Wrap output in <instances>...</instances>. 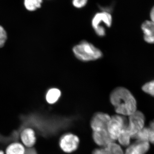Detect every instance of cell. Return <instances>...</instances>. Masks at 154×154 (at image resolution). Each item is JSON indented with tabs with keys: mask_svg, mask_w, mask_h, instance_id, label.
<instances>
[{
	"mask_svg": "<svg viewBox=\"0 0 154 154\" xmlns=\"http://www.w3.org/2000/svg\"><path fill=\"white\" fill-rule=\"evenodd\" d=\"M110 101L119 115L128 116L137 110V104L134 96L123 87L116 88L110 95Z\"/></svg>",
	"mask_w": 154,
	"mask_h": 154,
	"instance_id": "cell-1",
	"label": "cell"
},
{
	"mask_svg": "<svg viewBox=\"0 0 154 154\" xmlns=\"http://www.w3.org/2000/svg\"><path fill=\"white\" fill-rule=\"evenodd\" d=\"M72 50L76 57L82 61L97 60L102 56L99 48L87 41L81 42L73 48Z\"/></svg>",
	"mask_w": 154,
	"mask_h": 154,
	"instance_id": "cell-2",
	"label": "cell"
},
{
	"mask_svg": "<svg viewBox=\"0 0 154 154\" xmlns=\"http://www.w3.org/2000/svg\"><path fill=\"white\" fill-rule=\"evenodd\" d=\"M113 22L112 15L108 11H103L95 14L92 20V25L96 34L99 36H104L106 34L103 24L108 28L111 27Z\"/></svg>",
	"mask_w": 154,
	"mask_h": 154,
	"instance_id": "cell-3",
	"label": "cell"
},
{
	"mask_svg": "<svg viewBox=\"0 0 154 154\" xmlns=\"http://www.w3.org/2000/svg\"><path fill=\"white\" fill-rule=\"evenodd\" d=\"M128 121L123 116L116 115L111 117L107 130L113 141L117 140L120 133L128 125Z\"/></svg>",
	"mask_w": 154,
	"mask_h": 154,
	"instance_id": "cell-4",
	"label": "cell"
},
{
	"mask_svg": "<svg viewBox=\"0 0 154 154\" xmlns=\"http://www.w3.org/2000/svg\"><path fill=\"white\" fill-rule=\"evenodd\" d=\"M128 121V129L131 137L133 138L144 127L145 118L143 113L137 110L129 116Z\"/></svg>",
	"mask_w": 154,
	"mask_h": 154,
	"instance_id": "cell-5",
	"label": "cell"
},
{
	"mask_svg": "<svg viewBox=\"0 0 154 154\" xmlns=\"http://www.w3.org/2000/svg\"><path fill=\"white\" fill-rule=\"evenodd\" d=\"M79 140L72 134L63 135L60 140L59 145L63 151L66 153H71L77 149L79 146Z\"/></svg>",
	"mask_w": 154,
	"mask_h": 154,
	"instance_id": "cell-6",
	"label": "cell"
},
{
	"mask_svg": "<svg viewBox=\"0 0 154 154\" xmlns=\"http://www.w3.org/2000/svg\"><path fill=\"white\" fill-rule=\"evenodd\" d=\"M111 117L104 113H96L91 119V125L93 131L107 129Z\"/></svg>",
	"mask_w": 154,
	"mask_h": 154,
	"instance_id": "cell-7",
	"label": "cell"
},
{
	"mask_svg": "<svg viewBox=\"0 0 154 154\" xmlns=\"http://www.w3.org/2000/svg\"><path fill=\"white\" fill-rule=\"evenodd\" d=\"M93 139L96 144L104 147L114 141L110 137L107 129L93 131Z\"/></svg>",
	"mask_w": 154,
	"mask_h": 154,
	"instance_id": "cell-8",
	"label": "cell"
},
{
	"mask_svg": "<svg viewBox=\"0 0 154 154\" xmlns=\"http://www.w3.org/2000/svg\"><path fill=\"white\" fill-rule=\"evenodd\" d=\"M144 34V39L149 44H154V22L152 21H145L141 25Z\"/></svg>",
	"mask_w": 154,
	"mask_h": 154,
	"instance_id": "cell-9",
	"label": "cell"
},
{
	"mask_svg": "<svg viewBox=\"0 0 154 154\" xmlns=\"http://www.w3.org/2000/svg\"><path fill=\"white\" fill-rule=\"evenodd\" d=\"M21 138L22 142L28 147L34 145L36 138L35 132L31 128H26L21 133Z\"/></svg>",
	"mask_w": 154,
	"mask_h": 154,
	"instance_id": "cell-10",
	"label": "cell"
},
{
	"mask_svg": "<svg viewBox=\"0 0 154 154\" xmlns=\"http://www.w3.org/2000/svg\"><path fill=\"white\" fill-rule=\"evenodd\" d=\"M61 95V91L57 88H53L49 89L46 93V101L50 104H53L57 102Z\"/></svg>",
	"mask_w": 154,
	"mask_h": 154,
	"instance_id": "cell-11",
	"label": "cell"
},
{
	"mask_svg": "<svg viewBox=\"0 0 154 154\" xmlns=\"http://www.w3.org/2000/svg\"><path fill=\"white\" fill-rule=\"evenodd\" d=\"M131 138L132 137H131V135L130 134L128 129L127 125L122 131L117 140H118L119 143L121 145L124 146H128L130 145L131 139Z\"/></svg>",
	"mask_w": 154,
	"mask_h": 154,
	"instance_id": "cell-12",
	"label": "cell"
},
{
	"mask_svg": "<svg viewBox=\"0 0 154 154\" xmlns=\"http://www.w3.org/2000/svg\"><path fill=\"white\" fill-rule=\"evenodd\" d=\"M42 0H24V5L27 11L32 12L40 8Z\"/></svg>",
	"mask_w": 154,
	"mask_h": 154,
	"instance_id": "cell-13",
	"label": "cell"
},
{
	"mask_svg": "<svg viewBox=\"0 0 154 154\" xmlns=\"http://www.w3.org/2000/svg\"><path fill=\"white\" fill-rule=\"evenodd\" d=\"M25 149L21 144L14 143L8 147L6 151L7 154H25Z\"/></svg>",
	"mask_w": 154,
	"mask_h": 154,
	"instance_id": "cell-14",
	"label": "cell"
},
{
	"mask_svg": "<svg viewBox=\"0 0 154 154\" xmlns=\"http://www.w3.org/2000/svg\"><path fill=\"white\" fill-rule=\"evenodd\" d=\"M107 154H125L119 145L113 142L105 147Z\"/></svg>",
	"mask_w": 154,
	"mask_h": 154,
	"instance_id": "cell-15",
	"label": "cell"
},
{
	"mask_svg": "<svg viewBox=\"0 0 154 154\" xmlns=\"http://www.w3.org/2000/svg\"><path fill=\"white\" fill-rule=\"evenodd\" d=\"M133 138L135 139L136 140L149 141V128L144 127Z\"/></svg>",
	"mask_w": 154,
	"mask_h": 154,
	"instance_id": "cell-16",
	"label": "cell"
},
{
	"mask_svg": "<svg viewBox=\"0 0 154 154\" xmlns=\"http://www.w3.org/2000/svg\"><path fill=\"white\" fill-rule=\"evenodd\" d=\"M125 154H144L139 147L135 143L130 145L128 146Z\"/></svg>",
	"mask_w": 154,
	"mask_h": 154,
	"instance_id": "cell-17",
	"label": "cell"
},
{
	"mask_svg": "<svg viewBox=\"0 0 154 154\" xmlns=\"http://www.w3.org/2000/svg\"><path fill=\"white\" fill-rule=\"evenodd\" d=\"M142 90L146 94L154 97V80L145 84L143 86Z\"/></svg>",
	"mask_w": 154,
	"mask_h": 154,
	"instance_id": "cell-18",
	"label": "cell"
},
{
	"mask_svg": "<svg viewBox=\"0 0 154 154\" xmlns=\"http://www.w3.org/2000/svg\"><path fill=\"white\" fill-rule=\"evenodd\" d=\"M7 39V33L5 28L0 25V47H3Z\"/></svg>",
	"mask_w": 154,
	"mask_h": 154,
	"instance_id": "cell-19",
	"label": "cell"
},
{
	"mask_svg": "<svg viewBox=\"0 0 154 154\" xmlns=\"http://www.w3.org/2000/svg\"><path fill=\"white\" fill-rule=\"evenodd\" d=\"M88 0H72V4L75 8L81 9L86 6Z\"/></svg>",
	"mask_w": 154,
	"mask_h": 154,
	"instance_id": "cell-20",
	"label": "cell"
},
{
	"mask_svg": "<svg viewBox=\"0 0 154 154\" xmlns=\"http://www.w3.org/2000/svg\"><path fill=\"white\" fill-rule=\"evenodd\" d=\"M148 128L149 130V141L154 144V119L150 122Z\"/></svg>",
	"mask_w": 154,
	"mask_h": 154,
	"instance_id": "cell-21",
	"label": "cell"
},
{
	"mask_svg": "<svg viewBox=\"0 0 154 154\" xmlns=\"http://www.w3.org/2000/svg\"><path fill=\"white\" fill-rule=\"evenodd\" d=\"M92 154H107L106 150L105 148L97 149L94 150Z\"/></svg>",
	"mask_w": 154,
	"mask_h": 154,
	"instance_id": "cell-22",
	"label": "cell"
},
{
	"mask_svg": "<svg viewBox=\"0 0 154 154\" xmlns=\"http://www.w3.org/2000/svg\"><path fill=\"white\" fill-rule=\"evenodd\" d=\"M25 154H37L36 152L34 149H29L28 150L25 151Z\"/></svg>",
	"mask_w": 154,
	"mask_h": 154,
	"instance_id": "cell-23",
	"label": "cell"
},
{
	"mask_svg": "<svg viewBox=\"0 0 154 154\" xmlns=\"http://www.w3.org/2000/svg\"><path fill=\"white\" fill-rule=\"evenodd\" d=\"M150 19L152 22H154V6L153 7L150 12Z\"/></svg>",
	"mask_w": 154,
	"mask_h": 154,
	"instance_id": "cell-24",
	"label": "cell"
},
{
	"mask_svg": "<svg viewBox=\"0 0 154 154\" xmlns=\"http://www.w3.org/2000/svg\"><path fill=\"white\" fill-rule=\"evenodd\" d=\"M0 154H4V153L3 152V151H0Z\"/></svg>",
	"mask_w": 154,
	"mask_h": 154,
	"instance_id": "cell-25",
	"label": "cell"
}]
</instances>
